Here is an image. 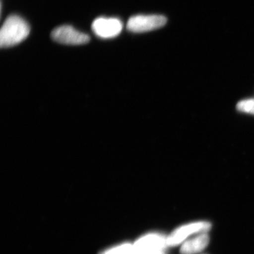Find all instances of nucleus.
I'll return each mask as SVG.
<instances>
[{"instance_id":"1","label":"nucleus","mask_w":254,"mask_h":254,"mask_svg":"<svg viewBox=\"0 0 254 254\" xmlns=\"http://www.w3.org/2000/svg\"><path fill=\"white\" fill-rule=\"evenodd\" d=\"M30 33V27L23 18L11 15L5 20L0 31V46L6 48L24 41Z\"/></svg>"},{"instance_id":"2","label":"nucleus","mask_w":254,"mask_h":254,"mask_svg":"<svg viewBox=\"0 0 254 254\" xmlns=\"http://www.w3.org/2000/svg\"><path fill=\"white\" fill-rule=\"evenodd\" d=\"M211 224L206 221L190 222L179 227L168 237L167 244L168 247H175L186 242L187 239L195 234L204 233L211 228Z\"/></svg>"},{"instance_id":"3","label":"nucleus","mask_w":254,"mask_h":254,"mask_svg":"<svg viewBox=\"0 0 254 254\" xmlns=\"http://www.w3.org/2000/svg\"><path fill=\"white\" fill-rule=\"evenodd\" d=\"M167 18L162 15H136L127 22V28L133 33H144L163 27Z\"/></svg>"},{"instance_id":"4","label":"nucleus","mask_w":254,"mask_h":254,"mask_svg":"<svg viewBox=\"0 0 254 254\" xmlns=\"http://www.w3.org/2000/svg\"><path fill=\"white\" fill-rule=\"evenodd\" d=\"M52 38L61 44L79 46L90 41V37L86 33L75 29L72 26L64 25L55 28L52 32Z\"/></svg>"},{"instance_id":"5","label":"nucleus","mask_w":254,"mask_h":254,"mask_svg":"<svg viewBox=\"0 0 254 254\" xmlns=\"http://www.w3.org/2000/svg\"><path fill=\"white\" fill-rule=\"evenodd\" d=\"M138 254H160L168 247L167 237L160 234H149L141 237L134 244Z\"/></svg>"},{"instance_id":"6","label":"nucleus","mask_w":254,"mask_h":254,"mask_svg":"<svg viewBox=\"0 0 254 254\" xmlns=\"http://www.w3.org/2000/svg\"><path fill=\"white\" fill-rule=\"evenodd\" d=\"M123 28V22L116 18H98L92 24V29L95 34L104 39L118 36Z\"/></svg>"},{"instance_id":"7","label":"nucleus","mask_w":254,"mask_h":254,"mask_svg":"<svg viewBox=\"0 0 254 254\" xmlns=\"http://www.w3.org/2000/svg\"><path fill=\"white\" fill-rule=\"evenodd\" d=\"M210 237L208 234L200 233L198 236L186 241L182 244L180 252L182 254H195L199 253L208 247Z\"/></svg>"},{"instance_id":"8","label":"nucleus","mask_w":254,"mask_h":254,"mask_svg":"<svg viewBox=\"0 0 254 254\" xmlns=\"http://www.w3.org/2000/svg\"><path fill=\"white\" fill-rule=\"evenodd\" d=\"M103 254H138L134 245H123L106 251Z\"/></svg>"},{"instance_id":"9","label":"nucleus","mask_w":254,"mask_h":254,"mask_svg":"<svg viewBox=\"0 0 254 254\" xmlns=\"http://www.w3.org/2000/svg\"><path fill=\"white\" fill-rule=\"evenodd\" d=\"M237 110L241 113L254 115V98L241 100L237 103Z\"/></svg>"},{"instance_id":"10","label":"nucleus","mask_w":254,"mask_h":254,"mask_svg":"<svg viewBox=\"0 0 254 254\" xmlns=\"http://www.w3.org/2000/svg\"></svg>"}]
</instances>
